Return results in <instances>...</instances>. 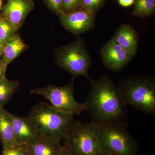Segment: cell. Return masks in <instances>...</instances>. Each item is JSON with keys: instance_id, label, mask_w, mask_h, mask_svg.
Segmentation results:
<instances>
[{"instance_id": "obj_5", "label": "cell", "mask_w": 155, "mask_h": 155, "mask_svg": "<svg viewBox=\"0 0 155 155\" xmlns=\"http://www.w3.org/2000/svg\"><path fill=\"white\" fill-rule=\"evenodd\" d=\"M99 125L104 152L115 155H137L138 143L128 132L126 123L116 121Z\"/></svg>"}, {"instance_id": "obj_24", "label": "cell", "mask_w": 155, "mask_h": 155, "mask_svg": "<svg viewBox=\"0 0 155 155\" xmlns=\"http://www.w3.org/2000/svg\"><path fill=\"white\" fill-rule=\"evenodd\" d=\"M7 68L3 66L0 63V80L6 77L5 74Z\"/></svg>"}, {"instance_id": "obj_4", "label": "cell", "mask_w": 155, "mask_h": 155, "mask_svg": "<svg viewBox=\"0 0 155 155\" xmlns=\"http://www.w3.org/2000/svg\"><path fill=\"white\" fill-rule=\"evenodd\" d=\"M63 140L64 146L75 155H102L104 150L96 122L74 120Z\"/></svg>"}, {"instance_id": "obj_11", "label": "cell", "mask_w": 155, "mask_h": 155, "mask_svg": "<svg viewBox=\"0 0 155 155\" xmlns=\"http://www.w3.org/2000/svg\"><path fill=\"white\" fill-rule=\"evenodd\" d=\"M15 140L17 144L30 145L38 140L39 134L32 122L28 117L11 114Z\"/></svg>"}, {"instance_id": "obj_9", "label": "cell", "mask_w": 155, "mask_h": 155, "mask_svg": "<svg viewBox=\"0 0 155 155\" xmlns=\"http://www.w3.org/2000/svg\"><path fill=\"white\" fill-rule=\"evenodd\" d=\"M100 53L104 66L115 72L123 69L133 58L113 38L103 46Z\"/></svg>"}, {"instance_id": "obj_1", "label": "cell", "mask_w": 155, "mask_h": 155, "mask_svg": "<svg viewBox=\"0 0 155 155\" xmlns=\"http://www.w3.org/2000/svg\"><path fill=\"white\" fill-rule=\"evenodd\" d=\"M90 82L91 87L84 103L92 121L98 124L122 121L126 106L118 87L106 75Z\"/></svg>"}, {"instance_id": "obj_6", "label": "cell", "mask_w": 155, "mask_h": 155, "mask_svg": "<svg viewBox=\"0 0 155 155\" xmlns=\"http://www.w3.org/2000/svg\"><path fill=\"white\" fill-rule=\"evenodd\" d=\"M58 65L72 74L73 79L79 76L92 79L88 75L91 60L84 41L81 39L61 47L55 51Z\"/></svg>"}, {"instance_id": "obj_10", "label": "cell", "mask_w": 155, "mask_h": 155, "mask_svg": "<svg viewBox=\"0 0 155 155\" xmlns=\"http://www.w3.org/2000/svg\"><path fill=\"white\" fill-rule=\"evenodd\" d=\"M34 8V4L32 0H8L1 12L17 31Z\"/></svg>"}, {"instance_id": "obj_23", "label": "cell", "mask_w": 155, "mask_h": 155, "mask_svg": "<svg viewBox=\"0 0 155 155\" xmlns=\"http://www.w3.org/2000/svg\"><path fill=\"white\" fill-rule=\"evenodd\" d=\"M119 5L123 7H128L134 3V0H118Z\"/></svg>"}, {"instance_id": "obj_3", "label": "cell", "mask_w": 155, "mask_h": 155, "mask_svg": "<svg viewBox=\"0 0 155 155\" xmlns=\"http://www.w3.org/2000/svg\"><path fill=\"white\" fill-rule=\"evenodd\" d=\"M125 106L130 105L147 115H155V82L153 78L137 76L125 79L118 87Z\"/></svg>"}, {"instance_id": "obj_22", "label": "cell", "mask_w": 155, "mask_h": 155, "mask_svg": "<svg viewBox=\"0 0 155 155\" xmlns=\"http://www.w3.org/2000/svg\"><path fill=\"white\" fill-rule=\"evenodd\" d=\"M50 10L59 16L62 12L63 0H44Z\"/></svg>"}, {"instance_id": "obj_26", "label": "cell", "mask_w": 155, "mask_h": 155, "mask_svg": "<svg viewBox=\"0 0 155 155\" xmlns=\"http://www.w3.org/2000/svg\"><path fill=\"white\" fill-rule=\"evenodd\" d=\"M4 45H5V44H3V43L0 41V57H2Z\"/></svg>"}, {"instance_id": "obj_27", "label": "cell", "mask_w": 155, "mask_h": 155, "mask_svg": "<svg viewBox=\"0 0 155 155\" xmlns=\"http://www.w3.org/2000/svg\"><path fill=\"white\" fill-rule=\"evenodd\" d=\"M2 0H0V11H2Z\"/></svg>"}, {"instance_id": "obj_8", "label": "cell", "mask_w": 155, "mask_h": 155, "mask_svg": "<svg viewBox=\"0 0 155 155\" xmlns=\"http://www.w3.org/2000/svg\"><path fill=\"white\" fill-rule=\"evenodd\" d=\"M95 14L80 9L59 15L64 28L74 35L84 33L91 30L95 25Z\"/></svg>"}, {"instance_id": "obj_28", "label": "cell", "mask_w": 155, "mask_h": 155, "mask_svg": "<svg viewBox=\"0 0 155 155\" xmlns=\"http://www.w3.org/2000/svg\"><path fill=\"white\" fill-rule=\"evenodd\" d=\"M102 155H115L114 154H112L110 153L105 152H104V153Z\"/></svg>"}, {"instance_id": "obj_15", "label": "cell", "mask_w": 155, "mask_h": 155, "mask_svg": "<svg viewBox=\"0 0 155 155\" xmlns=\"http://www.w3.org/2000/svg\"><path fill=\"white\" fill-rule=\"evenodd\" d=\"M26 48L27 45L22 39L19 35H15L5 44L0 63L7 68L9 64Z\"/></svg>"}, {"instance_id": "obj_19", "label": "cell", "mask_w": 155, "mask_h": 155, "mask_svg": "<svg viewBox=\"0 0 155 155\" xmlns=\"http://www.w3.org/2000/svg\"><path fill=\"white\" fill-rule=\"evenodd\" d=\"M2 155H30L28 146L16 144L9 148L3 149Z\"/></svg>"}, {"instance_id": "obj_13", "label": "cell", "mask_w": 155, "mask_h": 155, "mask_svg": "<svg viewBox=\"0 0 155 155\" xmlns=\"http://www.w3.org/2000/svg\"><path fill=\"white\" fill-rule=\"evenodd\" d=\"M0 140L3 149L17 144L14 136L11 114L4 107H0Z\"/></svg>"}, {"instance_id": "obj_12", "label": "cell", "mask_w": 155, "mask_h": 155, "mask_svg": "<svg viewBox=\"0 0 155 155\" xmlns=\"http://www.w3.org/2000/svg\"><path fill=\"white\" fill-rule=\"evenodd\" d=\"M113 39L133 57L137 51L138 38L133 27L129 24L121 25L116 31Z\"/></svg>"}, {"instance_id": "obj_20", "label": "cell", "mask_w": 155, "mask_h": 155, "mask_svg": "<svg viewBox=\"0 0 155 155\" xmlns=\"http://www.w3.org/2000/svg\"><path fill=\"white\" fill-rule=\"evenodd\" d=\"M105 0H81V8L95 14L104 5Z\"/></svg>"}, {"instance_id": "obj_2", "label": "cell", "mask_w": 155, "mask_h": 155, "mask_svg": "<svg viewBox=\"0 0 155 155\" xmlns=\"http://www.w3.org/2000/svg\"><path fill=\"white\" fill-rule=\"evenodd\" d=\"M74 116L58 110L47 103L41 102L32 108L27 117L41 137L61 142L74 121Z\"/></svg>"}, {"instance_id": "obj_14", "label": "cell", "mask_w": 155, "mask_h": 155, "mask_svg": "<svg viewBox=\"0 0 155 155\" xmlns=\"http://www.w3.org/2000/svg\"><path fill=\"white\" fill-rule=\"evenodd\" d=\"M28 146L30 155H60L63 147L60 142L46 137Z\"/></svg>"}, {"instance_id": "obj_18", "label": "cell", "mask_w": 155, "mask_h": 155, "mask_svg": "<svg viewBox=\"0 0 155 155\" xmlns=\"http://www.w3.org/2000/svg\"><path fill=\"white\" fill-rule=\"evenodd\" d=\"M16 31L11 22L0 12V41L5 44L16 35Z\"/></svg>"}, {"instance_id": "obj_16", "label": "cell", "mask_w": 155, "mask_h": 155, "mask_svg": "<svg viewBox=\"0 0 155 155\" xmlns=\"http://www.w3.org/2000/svg\"><path fill=\"white\" fill-rule=\"evenodd\" d=\"M18 86V81L9 80L6 77L0 80V106L4 107Z\"/></svg>"}, {"instance_id": "obj_21", "label": "cell", "mask_w": 155, "mask_h": 155, "mask_svg": "<svg viewBox=\"0 0 155 155\" xmlns=\"http://www.w3.org/2000/svg\"><path fill=\"white\" fill-rule=\"evenodd\" d=\"M81 8V0H63L62 13H67Z\"/></svg>"}, {"instance_id": "obj_29", "label": "cell", "mask_w": 155, "mask_h": 155, "mask_svg": "<svg viewBox=\"0 0 155 155\" xmlns=\"http://www.w3.org/2000/svg\"><path fill=\"white\" fill-rule=\"evenodd\" d=\"M0 107H1V106H0Z\"/></svg>"}, {"instance_id": "obj_17", "label": "cell", "mask_w": 155, "mask_h": 155, "mask_svg": "<svg viewBox=\"0 0 155 155\" xmlns=\"http://www.w3.org/2000/svg\"><path fill=\"white\" fill-rule=\"evenodd\" d=\"M133 15L140 17L152 16L155 12V0H134Z\"/></svg>"}, {"instance_id": "obj_7", "label": "cell", "mask_w": 155, "mask_h": 155, "mask_svg": "<svg viewBox=\"0 0 155 155\" xmlns=\"http://www.w3.org/2000/svg\"><path fill=\"white\" fill-rule=\"evenodd\" d=\"M30 93L43 97L49 101L52 107L64 113L75 115L86 110L85 103L75 99L72 84L62 87L48 85L31 90Z\"/></svg>"}, {"instance_id": "obj_25", "label": "cell", "mask_w": 155, "mask_h": 155, "mask_svg": "<svg viewBox=\"0 0 155 155\" xmlns=\"http://www.w3.org/2000/svg\"><path fill=\"white\" fill-rule=\"evenodd\" d=\"M60 155H75L70 150L65 146L62 147V150Z\"/></svg>"}]
</instances>
